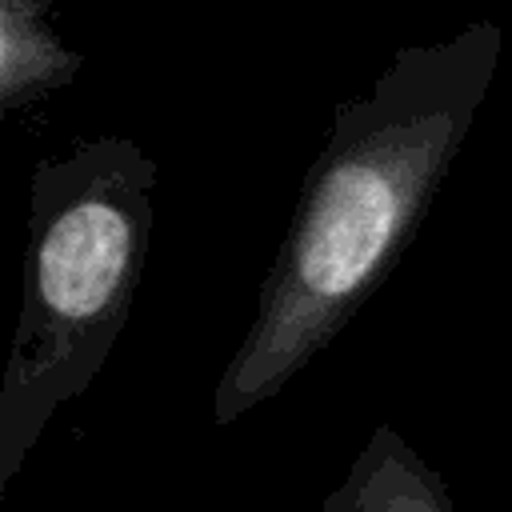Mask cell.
<instances>
[{
	"mask_svg": "<svg viewBox=\"0 0 512 512\" xmlns=\"http://www.w3.org/2000/svg\"><path fill=\"white\" fill-rule=\"evenodd\" d=\"M500 48V24L472 20L448 40L400 48L368 96L336 104L256 316L216 380V424L272 400L384 288L476 124Z\"/></svg>",
	"mask_w": 512,
	"mask_h": 512,
	"instance_id": "6da1fadb",
	"label": "cell"
},
{
	"mask_svg": "<svg viewBox=\"0 0 512 512\" xmlns=\"http://www.w3.org/2000/svg\"><path fill=\"white\" fill-rule=\"evenodd\" d=\"M320 512H460L444 476L392 428L380 424L352 456Z\"/></svg>",
	"mask_w": 512,
	"mask_h": 512,
	"instance_id": "3957f363",
	"label": "cell"
},
{
	"mask_svg": "<svg viewBox=\"0 0 512 512\" xmlns=\"http://www.w3.org/2000/svg\"><path fill=\"white\" fill-rule=\"evenodd\" d=\"M52 0H0V108L20 112L68 88L84 56L48 24Z\"/></svg>",
	"mask_w": 512,
	"mask_h": 512,
	"instance_id": "277c9868",
	"label": "cell"
},
{
	"mask_svg": "<svg viewBox=\"0 0 512 512\" xmlns=\"http://www.w3.org/2000/svg\"><path fill=\"white\" fill-rule=\"evenodd\" d=\"M156 184V160L128 136H96L32 168L20 316L0 380V492L124 332Z\"/></svg>",
	"mask_w": 512,
	"mask_h": 512,
	"instance_id": "7a4b0ae2",
	"label": "cell"
}]
</instances>
